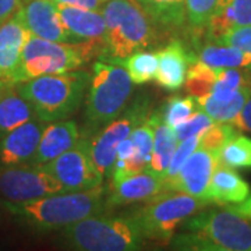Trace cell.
<instances>
[{
  "label": "cell",
  "mask_w": 251,
  "mask_h": 251,
  "mask_svg": "<svg viewBox=\"0 0 251 251\" xmlns=\"http://www.w3.org/2000/svg\"><path fill=\"white\" fill-rule=\"evenodd\" d=\"M106 194L108 188L102 184L87 191L56 193L28 202L6 201L4 206L10 214L36 230H62L81 219L102 214L106 209Z\"/></svg>",
  "instance_id": "obj_1"
},
{
  "label": "cell",
  "mask_w": 251,
  "mask_h": 251,
  "mask_svg": "<svg viewBox=\"0 0 251 251\" xmlns=\"http://www.w3.org/2000/svg\"><path fill=\"white\" fill-rule=\"evenodd\" d=\"M172 237L175 250L251 251V222L233 211H208L187 218Z\"/></svg>",
  "instance_id": "obj_2"
},
{
  "label": "cell",
  "mask_w": 251,
  "mask_h": 251,
  "mask_svg": "<svg viewBox=\"0 0 251 251\" xmlns=\"http://www.w3.org/2000/svg\"><path fill=\"white\" fill-rule=\"evenodd\" d=\"M100 11L105 18L100 59L122 60L158 44L159 27L137 0H105Z\"/></svg>",
  "instance_id": "obj_3"
},
{
  "label": "cell",
  "mask_w": 251,
  "mask_h": 251,
  "mask_svg": "<svg viewBox=\"0 0 251 251\" xmlns=\"http://www.w3.org/2000/svg\"><path fill=\"white\" fill-rule=\"evenodd\" d=\"M90 78V73L73 70L23 81L16 88L31 103L39 120L52 123L70 117L80 108Z\"/></svg>",
  "instance_id": "obj_4"
},
{
  "label": "cell",
  "mask_w": 251,
  "mask_h": 251,
  "mask_svg": "<svg viewBox=\"0 0 251 251\" xmlns=\"http://www.w3.org/2000/svg\"><path fill=\"white\" fill-rule=\"evenodd\" d=\"M133 85L134 82L123 66L109 62L95 63L87 90L85 125L81 135L91 137L122 115L128 106Z\"/></svg>",
  "instance_id": "obj_5"
},
{
  "label": "cell",
  "mask_w": 251,
  "mask_h": 251,
  "mask_svg": "<svg viewBox=\"0 0 251 251\" xmlns=\"http://www.w3.org/2000/svg\"><path fill=\"white\" fill-rule=\"evenodd\" d=\"M63 243L78 251H135L145 237L131 215H92L62 229Z\"/></svg>",
  "instance_id": "obj_6"
},
{
  "label": "cell",
  "mask_w": 251,
  "mask_h": 251,
  "mask_svg": "<svg viewBox=\"0 0 251 251\" xmlns=\"http://www.w3.org/2000/svg\"><path fill=\"white\" fill-rule=\"evenodd\" d=\"M103 52L102 41H84L78 44L54 42L29 35L23 50V59L14 75V85L23 81L48 74L77 70L94 56Z\"/></svg>",
  "instance_id": "obj_7"
},
{
  "label": "cell",
  "mask_w": 251,
  "mask_h": 251,
  "mask_svg": "<svg viewBox=\"0 0 251 251\" xmlns=\"http://www.w3.org/2000/svg\"><path fill=\"white\" fill-rule=\"evenodd\" d=\"M208 201L179 191H165L130 215L141 229L145 239L169 243L176 229L187 218L197 214Z\"/></svg>",
  "instance_id": "obj_8"
},
{
  "label": "cell",
  "mask_w": 251,
  "mask_h": 251,
  "mask_svg": "<svg viewBox=\"0 0 251 251\" xmlns=\"http://www.w3.org/2000/svg\"><path fill=\"white\" fill-rule=\"evenodd\" d=\"M151 113V100L145 95L135 98L122 115L102 127L90 137V151L92 161L103 177L112 175L116 159L117 147L126 140L138 125H141Z\"/></svg>",
  "instance_id": "obj_9"
},
{
  "label": "cell",
  "mask_w": 251,
  "mask_h": 251,
  "mask_svg": "<svg viewBox=\"0 0 251 251\" xmlns=\"http://www.w3.org/2000/svg\"><path fill=\"white\" fill-rule=\"evenodd\" d=\"M62 186L63 193L87 191L103 184V175L92 161L90 137H82L69 151L42 165Z\"/></svg>",
  "instance_id": "obj_10"
},
{
  "label": "cell",
  "mask_w": 251,
  "mask_h": 251,
  "mask_svg": "<svg viewBox=\"0 0 251 251\" xmlns=\"http://www.w3.org/2000/svg\"><path fill=\"white\" fill-rule=\"evenodd\" d=\"M56 193H63L60 183L39 165L0 168V194L9 202H28Z\"/></svg>",
  "instance_id": "obj_11"
},
{
  "label": "cell",
  "mask_w": 251,
  "mask_h": 251,
  "mask_svg": "<svg viewBox=\"0 0 251 251\" xmlns=\"http://www.w3.org/2000/svg\"><path fill=\"white\" fill-rule=\"evenodd\" d=\"M219 163V151L197 147L181 166L179 173L166 183L168 191L186 193L206 201V190L212 173Z\"/></svg>",
  "instance_id": "obj_12"
},
{
  "label": "cell",
  "mask_w": 251,
  "mask_h": 251,
  "mask_svg": "<svg viewBox=\"0 0 251 251\" xmlns=\"http://www.w3.org/2000/svg\"><path fill=\"white\" fill-rule=\"evenodd\" d=\"M17 13L31 35L54 42L78 44L62 24L52 0H25Z\"/></svg>",
  "instance_id": "obj_13"
},
{
  "label": "cell",
  "mask_w": 251,
  "mask_h": 251,
  "mask_svg": "<svg viewBox=\"0 0 251 251\" xmlns=\"http://www.w3.org/2000/svg\"><path fill=\"white\" fill-rule=\"evenodd\" d=\"M165 191L168 190L165 187L163 177L150 172L135 173L116 183H110V190L105 200V208L112 209L137 202H148Z\"/></svg>",
  "instance_id": "obj_14"
},
{
  "label": "cell",
  "mask_w": 251,
  "mask_h": 251,
  "mask_svg": "<svg viewBox=\"0 0 251 251\" xmlns=\"http://www.w3.org/2000/svg\"><path fill=\"white\" fill-rule=\"evenodd\" d=\"M46 122L29 120L0 138V165L14 166L28 163L34 158Z\"/></svg>",
  "instance_id": "obj_15"
},
{
  "label": "cell",
  "mask_w": 251,
  "mask_h": 251,
  "mask_svg": "<svg viewBox=\"0 0 251 251\" xmlns=\"http://www.w3.org/2000/svg\"><path fill=\"white\" fill-rule=\"evenodd\" d=\"M29 35L17 11L0 25V81L14 85V75Z\"/></svg>",
  "instance_id": "obj_16"
},
{
  "label": "cell",
  "mask_w": 251,
  "mask_h": 251,
  "mask_svg": "<svg viewBox=\"0 0 251 251\" xmlns=\"http://www.w3.org/2000/svg\"><path fill=\"white\" fill-rule=\"evenodd\" d=\"M158 69L155 81L165 91H177L184 85L188 66L193 54L188 53L186 46L179 39H172L161 50L156 52Z\"/></svg>",
  "instance_id": "obj_17"
},
{
  "label": "cell",
  "mask_w": 251,
  "mask_h": 251,
  "mask_svg": "<svg viewBox=\"0 0 251 251\" xmlns=\"http://www.w3.org/2000/svg\"><path fill=\"white\" fill-rule=\"evenodd\" d=\"M54 4L62 24L74 39H77L78 42H84V41L103 42L105 18L102 11L82 9L63 3H54Z\"/></svg>",
  "instance_id": "obj_18"
},
{
  "label": "cell",
  "mask_w": 251,
  "mask_h": 251,
  "mask_svg": "<svg viewBox=\"0 0 251 251\" xmlns=\"http://www.w3.org/2000/svg\"><path fill=\"white\" fill-rule=\"evenodd\" d=\"M80 130L74 120H57L46 125L34 158L28 163L45 165L73 148L80 140Z\"/></svg>",
  "instance_id": "obj_19"
},
{
  "label": "cell",
  "mask_w": 251,
  "mask_h": 251,
  "mask_svg": "<svg viewBox=\"0 0 251 251\" xmlns=\"http://www.w3.org/2000/svg\"><path fill=\"white\" fill-rule=\"evenodd\" d=\"M250 193V184L240 175H237L234 169L219 162L209 180L206 201L219 205H232L244 201Z\"/></svg>",
  "instance_id": "obj_20"
},
{
  "label": "cell",
  "mask_w": 251,
  "mask_h": 251,
  "mask_svg": "<svg viewBox=\"0 0 251 251\" xmlns=\"http://www.w3.org/2000/svg\"><path fill=\"white\" fill-rule=\"evenodd\" d=\"M148 120L153 126V145L151 158H150L145 172H150V173L163 177L179 141L176 138L173 128L162 120L159 110L150 113Z\"/></svg>",
  "instance_id": "obj_21"
},
{
  "label": "cell",
  "mask_w": 251,
  "mask_h": 251,
  "mask_svg": "<svg viewBox=\"0 0 251 251\" xmlns=\"http://www.w3.org/2000/svg\"><path fill=\"white\" fill-rule=\"evenodd\" d=\"M251 24V0H219L206 29L208 41L214 42L230 28Z\"/></svg>",
  "instance_id": "obj_22"
},
{
  "label": "cell",
  "mask_w": 251,
  "mask_h": 251,
  "mask_svg": "<svg viewBox=\"0 0 251 251\" xmlns=\"http://www.w3.org/2000/svg\"><path fill=\"white\" fill-rule=\"evenodd\" d=\"M34 119L38 116L31 103L18 92L16 85H7L0 94V138Z\"/></svg>",
  "instance_id": "obj_23"
},
{
  "label": "cell",
  "mask_w": 251,
  "mask_h": 251,
  "mask_svg": "<svg viewBox=\"0 0 251 251\" xmlns=\"http://www.w3.org/2000/svg\"><path fill=\"white\" fill-rule=\"evenodd\" d=\"M250 95L251 87L244 85L232 95H227V97L208 95L205 98L197 99V102L201 110H204L215 123H230L232 125V122L240 113V110L244 106V103L247 102V99L250 98Z\"/></svg>",
  "instance_id": "obj_24"
},
{
  "label": "cell",
  "mask_w": 251,
  "mask_h": 251,
  "mask_svg": "<svg viewBox=\"0 0 251 251\" xmlns=\"http://www.w3.org/2000/svg\"><path fill=\"white\" fill-rule=\"evenodd\" d=\"M214 69H247L251 70V53L230 45L206 42L198 49L196 56Z\"/></svg>",
  "instance_id": "obj_25"
},
{
  "label": "cell",
  "mask_w": 251,
  "mask_h": 251,
  "mask_svg": "<svg viewBox=\"0 0 251 251\" xmlns=\"http://www.w3.org/2000/svg\"><path fill=\"white\" fill-rule=\"evenodd\" d=\"M163 31H179L187 24L186 0H137Z\"/></svg>",
  "instance_id": "obj_26"
},
{
  "label": "cell",
  "mask_w": 251,
  "mask_h": 251,
  "mask_svg": "<svg viewBox=\"0 0 251 251\" xmlns=\"http://www.w3.org/2000/svg\"><path fill=\"white\" fill-rule=\"evenodd\" d=\"M216 78H218V69L208 66L194 56L188 66L184 88L196 99L205 98L212 92Z\"/></svg>",
  "instance_id": "obj_27"
},
{
  "label": "cell",
  "mask_w": 251,
  "mask_h": 251,
  "mask_svg": "<svg viewBox=\"0 0 251 251\" xmlns=\"http://www.w3.org/2000/svg\"><path fill=\"white\" fill-rule=\"evenodd\" d=\"M115 64H120L126 69L134 84H147L155 80V74L158 69V56L153 52L137 50L133 54L127 56L122 60H113Z\"/></svg>",
  "instance_id": "obj_28"
},
{
  "label": "cell",
  "mask_w": 251,
  "mask_h": 251,
  "mask_svg": "<svg viewBox=\"0 0 251 251\" xmlns=\"http://www.w3.org/2000/svg\"><path fill=\"white\" fill-rule=\"evenodd\" d=\"M219 162L232 169L251 168V138L236 133L219 150Z\"/></svg>",
  "instance_id": "obj_29"
},
{
  "label": "cell",
  "mask_w": 251,
  "mask_h": 251,
  "mask_svg": "<svg viewBox=\"0 0 251 251\" xmlns=\"http://www.w3.org/2000/svg\"><path fill=\"white\" fill-rule=\"evenodd\" d=\"M134 145V158L131 162V175L147 171L153 145V126L148 117L128 135Z\"/></svg>",
  "instance_id": "obj_30"
},
{
  "label": "cell",
  "mask_w": 251,
  "mask_h": 251,
  "mask_svg": "<svg viewBox=\"0 0 251 251\" xmlns=\"http://www.w3.org/2000/svg\"><path fill=\"white\" fill-rule=\"evenodd\" d=\"M197 108L198 102L194 97H187V98L173 97L168 99L166 105L159 112H161L162 120L169 127L175 128L176 126L186 122L197 110Z\"/></svg>",
  "instance_id": "obj_31"
},
{
  "label": "cell",
  "mask_w": 251,
  "mask_h": 251,
  "mask_svg": "<svg viewBox=\"0 0 251 251\" xmlns=\"http://www.w3.org/2000/svg\"><path fill=\"white\" fill-rule=\"evenodd\" d=\"M219 0H186L187 24L194 31L205 29Z\"/></svg>",
  "instance_id": "obj_32"
},
{
  "label": "cell",
  "mask_w": 251,
  "mask_h": 251,
  "mask_svg": "<svg viewBox=\"0 0 251 251\" xmlns=\"http://www.w3.org/2000/svg\"><path fill=\"white\" fill-rule=\"evenodd\" d=\"M198 144H200V135L196 137H190L183 141H179L175 152L172 155V159L169 162V166L163 175V181H165V187L166 183H169L172 179H175V176L179 173L181 166L184 165V162L187 161V158L197 150Z\"/></svg>",
  "instance_id": "obj_33"
},
{
  "label": "cell",
  "mask_w": 251,
  "mask_h": 251,
  "mask_svg": "<svg viewBox=\"0 0 251 251\" xmlns=\"http://www.w3.org/2000/svg\"><path fill=\"white\" fill-rule=\"evenodd\" d=\"M215 122L211 117L206 115L204 110H196L191 116L188 117L186 122H183L181 125L176 126L173 128L177 141H183L190 137H196L201 135L205 130H208Z\"/></svg>",
  "instance_id": "obj_34"
},
{
  "label": "cell",
  "mask_w": 251,
  "mask_h": 251,
  "mask_svg": "<svg viewBox=\"0 0 251 251\" xmlns=\"http://www.w3.org/2000/svg\"><path fill=\"white\" fill-rule=\"evenodd\" d=\"M236 133L237 131L234 130V126L230 123H214L208 130L200 135L198 147L219 151L221 147Z\"/></svg>",
  "instance_id": "obj_35"
},
{
  "label": "cell",
  "mask_w": 251,
  "mask_h": 251,
  "mask_svg": "<svg viewBox=\"0 0 251 251\" xmlns=\"http://www.w3.org/2000/svg\"><path fill=\"white\" fill-rule=\"evenodd\" d=\"M214 42L222 45L236 46L247 53H251V24L230 28L219 38H216Z\"/></svg>",
  "instance_id": "obj_36"
},
{
  "label": "cell",
  "mask_w": 251,
  "mask_h": 251,
  "mask_svg": "<svg viewBox=\"0 0 251 251\" xmlns=\"http://www.w3.org/2000/svg\"><path fill=\"white\" fill-rule=\"evenodd\" d=\"M232 125L237 128H240L242 131L251 133V95L250 98L247 99V102L244 103L240 113L232 122Z\"/></svg>",
  "instance_id": "obj_37"
},
{
  "label": "cell",
  "mask_w": 251,
  "mask_h": 251,
  "mask_svg": "<svg viewBox=\"0 0 251 251\" xmlns=\"http://www.w3.org/2000/svg\"><path fill=\"white\" fill-rule=\"evenodd\" d=\"M25 0H0V25L17 11Z\"/></svg>",
  "instance_id": "obj_38"
},
{
  "label": "cell",
  "mask_w": 251,
  "mask_h": 251,
  "mask_svg": "<svg viewBox=\"0 0 251 251\" xmlns=\"http://www.w3.org/2000/svg\"><path fill=\"white\" fill-rule=\"evenodd\" d=\"M52 1L69 4V6H75V7H82V9L99 10V11L105 3V0H52Z\"/></svg>",
  "instance_id": "obj_39"
},
{
  "label": "cell",
  "mask_w": 251,
  "mask_h": 251,
  "mask_svg": "<svg viewBox=\"0 0 251 251\" xmlns=\"http://www.w3.org/2000/svg\"><path fill=\"white\" fill-rule=\"evenodd\" d=\"M226 209H229V211H233L236 214H239V215H242L243 218H246V219H249L251 221V196L246 198L244 201L242 202H239V204H232V205H227Z\"/></svg>",
  "instance_id": "obj_40"
},
{
  "label": "cell",
  "mask_w": 251,
  "mask_h": 251,
  "mask_svg": "<svg viewBox=\"0 0 251 251\" xmlns=\"http://www.w3.org/2000/svg\"><path fill=\"white\" fill-rule=\"evenodd\" d=\"M7 85H10V84H6V82H3V81H0V94L3 92V90L7 87Z\"/></svg>",
  "instance_id": "obj_41"
}]
</instances>
